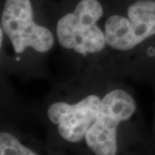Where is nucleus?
<instances>
[{
    "mask_svg": "<svg viewBox=\"0 0 155 155\" xmlns=\"http://www.w3.org/2000/svg\"><path fill=\"white\" fill-rule=\"evenodd\" d=\"M0 29L16 54H22L28 49L45 54L55 42L49 28L35 21L30 0H5Z\"/></svg>",
    "mask_w": 155,
    "mask_h": 155,
    "instance_id": "nucleus-3",
    "label": "nucleus"
},
{
    "mask_svg": "<svg viewBox=\"0 0 155 155\" xmlns=\"http://www.w3.org/2000/svg\"><path fill=\"white\" fill-rule=\"evenodd\" d=\"M48 144L65 155H155V140L138 120L125 87L107 84L46 110Z\"/></svg>",
    "mask_w": 155,
    "mask_h": 155,
    "instance_id": "nucleus-1",
    "label": "nucleus"
},
{
    "mask_svg": "<svg viewBox=\"0 0 155 155\" xmlns=\"http://www.w3.org/2000/svg\"><path fill=\"white\" fill-rule=\"evenodd\" d=\"M153 137H154V140H155V127H154V134H153Z\"/></svg>",
    "mask_w": 155,
    "mask_h": 155,
    "instance_id": "nucleus-6",
    "label": "nucleus"
},
{
    "mask_svg": "<svg viewBox=\"0 0 155 155\" xmlns=\"http://www.w3.org/2000/svg\"><path fill=\"white\" fill-rule=\"evenodd\" d=\"M104 30L107 46L120 52L134 49L155 37V0H137L128 6L127 16L112 15Z\"/></svg>",
    "mask_w": 155,
    "mask_h": 155,
    "instance_id": "nucleus-4",
    "label": "nucleus"
},
{
    "mask_svg": "<svg viewBox=\"0 0 155 155\" xmlns=\"http://www.w3.org/2000/svg\"><path fill=\"white\" fill-rule=\"evenodd\" d=\"M0 155H65L48 143L4 126L0 132Z\"/></svg>",
    "mask_w": 155,
    "mask_h": 155,
    "instance_id": "nucleus-5",
    "label": "nucleus"
},
{
    "mask_svg": "<svg viewBox=\"0 0 155 155\" xmlns=\"http://www.w3.org/2000/svg\"><path fill=\"white\" fill-rule=\"evenodd\" d=\"M104 8L98 0H80L72 12L56 24V38L63 48L87 57L102 53L107 47L104 30L98 22Z\"/></svg>",
    "mask_w": 155,
    "mask_h": 155,
    "instance_id": "nucleus-2",
    "label": "nucleus"
}]
</instances>
